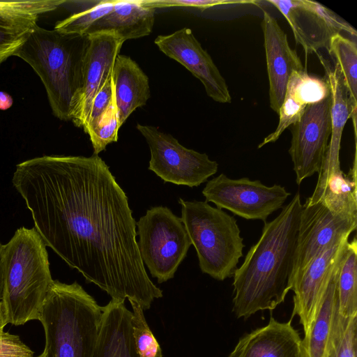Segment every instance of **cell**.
<instances>
[{"instance_id":"ba28073f","label":"cell","mask_w":357,"mask_h":357,"mask_svg":"<svg viewBox=\"0 0 357 357\" xmlns=\"http://www.w3.org/2000/svg\"><path fill=\"white\" fill-rule=\"evenodd\" d=\"M136 128L150 149L149 169L165 182L197 187L217 173L218 162L207 154L183 146L155 127L137 123Z\"/></svg>"},{"instance_id":"8d00e7d4","label":"cell","mask_w":357,"mask_h":357,"mask_svg":"<svg viewBox=\"0 0 357 357\" xmlns=\"http://www.w3.org/2000/svg\"><path fill=\"white\" fill-rule=\"evenodd\" d=\"M2 245H3V244H1V242H0V254H1V247H2Z\"/></svg>"},{"instance_id":"d6a6232c","label":"cell","mask_w":357,"mask_h":357,"mask_svg":"<svg viewBox=\"0 0 357 357\" xmlns=\"http://www.w3.org/2000/svg\"><path fill=\"white\" fill-rule=\"evenodd\" d=\"M148 6L154 9L168 7H188L199 9H206L216 6L227 4L257 3L255 1H232V0H144Z\"/></svg>"},{"instance_id":"5bb4252c","label":"cell","mask_w":357,"mask_h":357,"mask_svg":"<svg viewBox=\"0 0 357 357\" xmlns=\"http://www.w3.org/2000/svg\"><path fill=\"white\" fill-rule=\"evenodd\" d=\"M88 36L89 43L84 61L82 84L71 120L75 126L83 129L87 123L93 100L112 72L123 43L109 32Z\"/></svg>"},{"instance_id":"5b68a950","label":"cell","mask_w":357,"mask_h":357,"mask_svg":"<svg viewBox=\"0 0 357 357\" xmlns=\"http://www.w3.org/2000/svg\"><path fill=\"white\" fill-rule=\"evenodd\" d=\"M102 312V307L77 282L54 280L38 319L47 356L92 357Z\"/></svg>"},{"instance_id":"f1b7e54d","label":"cell","mask_w":357,"mask_h":357,"mask_svg":"<svg viewBox=\"0 0 357 357\" xmlns=\"http://www.w3.org/2000/svg\"><path fill=\"white\" fill-rule=\"evenodd\" d=\"M130 303L132 308V337L139 357H162L160 346L146 321L144 310L137 302Z\"/></svg>"},{"instance_id":"4fadbf2b","label":"cell","mask_w":357,"mask_h":357,"mask_svg":"<svg viewBox=\"0 0 357 357\" xmlns=\"http://www.w3.org/2000/svg\"><path fill=\"white\" fill-rule=\"evenodd\" d=\"M154 43L168 57L181 63L204 86L208 96L220 103H229L231 97L225 79L208 53L189 28L158 36Z\"/></svg>"},{"instance_id":"484cf974","label":"cell","mask_w":357,"mask_h":357,"mask_svg":"<svg viewBox=\"0 0 357 357\" xmlns=\"http://www.w3.org/2000/svg\"><path fill=\"white\" fill-rule=\"evenodd\" d=\"M337 64L348 91L355 135L357 109V46L354 40L340 33L334 36L327 49Z\"/></svg>"},{"instance_id":"7a4b0ae2","label":"cell","mask_w":357,"mask_h":357,"mask_svg":"<svg viewBox=\"0 0 357 357\" xmlns=\"http://www.w3.org/2000/svg\"><path fill=\"white\" fill-rule=\"evenodd\" d=\"M297 192L279 215L264 223L258 241L248 250L233 275L232 311L247 319L261 310H272L291 290V274L302 211Z\"/></svg>"},{"instance_id":"8992f818","label":"cell","mask_w":357,"mask_h":357,"mask_svg":"<svg viewBox=\"0 0 357 357\" xmlns=\"http://www.w3.org/2000/svg\"><path fill=\"white\" fill-rule=\"evenodd\" d=\"M178 202L202 272L219 281L232 277L245 247L236 218L206 201Z\"/></svg>"},{"instance_id":"d4e9b609","label":"cell","mask_w":357,"mask_h":357,"mask_svg":"<svg viewBox=\"0 0 357 357\" xmlns=\"http://www.w3.org/2000/svg\"><path fill=\"white\" fill-rule=\"evenodd\" d=\"M337 310L344 317L357 316V241H348L337 280Z\"/></svg>"},{"instance_id":"4dcf8cb0","label":"cell","mask_w":357,"mask_h":357,"mask_svg":"<svg viewBox=\"0 0 357 357\" xmlns=\"http://www.w3.org/2000/svg\"><path fill=\"white\" fill-rule=\"evenodd\" d=\"M7 322L0 301V357H34V352L18 335L4 331Z\"/></svg>"},{"instance_id":"e0dca14e","label":"cell","mask_w":357,"mask_h":357,"mask_svg":"<svg viewBox=\"0 0 357 357\" xmlns=\"http://www.w3.org/2000/svg\"><path fill=\"white\" fill-rule=\"evenodd\" d=\"M308 204L320 202L344 218L357 222L356 155L347 174L340 168V158L325 156Z\"/></svg>"},{"instance_id":"52a82bcc","label":"cell","mask_w":357,"mask_h":357,"mask_svg":"<svg viewBox=\"0 0 357 357\" xmlns=\"http://www.w3.org/2000/svg\"><path fill=\"white\" fill-rule=\"evenodd\" d=\"M136 227L140 256L151 276L158 283L173 278L192 245L181 218L166 206H154Z\"/></svg>"},{"instance_id":"cb8c5ba5","label":"cell","mask_w":357,"mask_h":357,"mask_svg":"<svg viewBox=\"0 0 357 357\" xmlns=\"http://www.w3.org/2000/svg\"><path fill=\"white\" fill-rule=\"evenodd\" d=\"M341 259L331 277L314 319L301 340V357H326L337 311V280Z\"/></svg>"},{"instance_id":"e575fe53","label":"cell","mask_w":357,"mask_h":357,"mask_svg":"<svg viewBox=\"0 0 357 357\" xmlns=\"http://www.w3.org/2000/svg\"><path fill=\"white\" fill-rule=\"evenodd\" d=\"M3 266L0 259V301H1L3 293Z\"/></svg>"},{"instance_id":"7402d4cb","label":"cell","mask_w":357,"mask_h":357,"mask_svg":"<svg viewBox=\"0 0 357 357\" xmlns=\"http://www.w3.org/2000/svg\"><path fill=\"white\" fill-rule=\"evenodd\" d=\"M112 82L119 127L150 98L148 76L130 56L119 54L113 66Z\"/></svg>"},{"instance_id":"2e32d148","label":"cell","mask_w":357,"mask_h":357,"mask_svg":"<svg viewBox=\"0 0 357 357\" xmlns=\"http://www.w3.org/2000/svg\"><path fill=\"white\" fill-rule=\"evenodd\" d=\"M261 27L269 82L270 106L278 114L291 75L304 68L296 52L290 47L287 34L276 20L265 10Z\"/></svg>"},{"instance_id":"7c38bea8","label":"cell","mask_w":357,"mask_h":357,"mask_svg":"<svg viewBox=\"0 0 357 357\" xmlns=\"http://www.w3.org/2000/svg\"><path fill=\"white\" fill-rule=\"evenodd\" d=\"M287 20L297 44L305 54L328 47L331 39L345 31L356 36V29L334 12L309 0H268Z\"/></svg>"},{"instance_id":"f546056e","label":"cell","mask_w":357,"mask_h":357,"mask_svg":"<svg viewBox=\"0 0 357 357\" xmlns=\"http://www.w3.org/2000/svg\"><path fill=\"white\" fill-rule=\"evenodd\" d=\"M119 129L114 100L97 123L87 132L93 148V154L98 155L101 151L105 150L108 144L116 142L118 139Z\"/></svg>"},{"instance_id":"9a60e30c","label":"cell","mask_w":357,"mask_h":357,"mask_svg":"<svg viewBox=\"0 0 357 357\" xmlns=\"http://www.w3.org/2000/svg\"><path fill=\"white\" fill-rule=\"evenodd\" d=\"M349 238L323 251L305 268L295 282L291 319L297 315L305 334L319 310L331 277L340 262Z\"/></svg>"},{"instance_id":"ac0fdd59","label":"cell","mask_w":357,"mask_h":357,"mask_svg":"<svg viewBox=\"0 0 357 357\" xmlns=\"http://www.w3.org/2000/svg\"><path fill=\"white\" fill-rule=\"evenodd\" d=\"M65 0L0 1V64L13 56L37 24L39 17Z\"/></svg>"},{"instance_id":"d590c367","label":"cell","mask_w":357,"mask_h":357,"mask_svg":"<svg viewBox=\"0 0 357 357\" xmlns=\"http://www.w3.org/2000/svg\"><path fill=\"white\" fill-rule=\"evenodd\" d=\"M37 357H48L46 350L44 349L43 351Z\"/></svg>"},{"instance_id":"ffe728a7","label":"cell","mask_w":357,"mask_h":357,"mask_svg":"<svg viewBox=\"0 0 357 357\" xmlns=\"http://www.w3.org/2000/svg\"><path fill=\"white\" fill-rule=\"evenodd\" d=\"M329 93L324 78L311 76L305 69L294 72L288 81L284 98L278 112V125L258 148L277 141L284 130L299 119L308 105L323 100Z\"/></svg>"},{"instance_id":"d6986e66","label":"cell","mask_w":357,"mask_h":357,"mask_svg":"<svg viewBox=\"0 0 357 357\" xmlns=\"http://www.w3.org/2000/svg\"><path fill=\"white\" fill-rule=\"evenodd\" d=\"M228 357H301V338L291 325L273 317L267 325L243 335Z\"/></svg>"},{"instance_id":"6da1fadb","label":"cell","mask_w":357,"mask_h":357,"mask_svg":"<svg viewBox=\"0 0 357 357\" xmlns=\"http://www.w3.org/2000/svg\"><path fill=\"white\" fill-rule=\"evenodd\" d=\"M12 183L45 245L87 282L144 310L162 297L141 258L128 197L98 155L29 159Z\"/></svg>"},{"instance_id":"4316f807","label":"cell","mask_w":357,"mask_h":357,"mask_svg":"<svg viewBox=\"0 0 357 357\" xmlns=\"http://www.w3.org/2000/svg\"><path fill=\"white\" fill-rule=\"evenodd\" d=\"M357 316L344 317L337 311L326 357H356Z\"/></svg>"},{"instance_id":"8fae6325","label":"cell","mask_w":357,"mask_h":357,"mask_svg":"<svg viewBox=\"0 0 357 357\" xmlns=\"http://www.w3.org/2000/svg\"><path fill=\"white\" fill-rule=\"evenodd\" d=\"M331 109L330 92L323 100L308 105L291 125L289 153L298 185L321 168L331 133Z\"/></svg>"},{"instance_id":"277c9868","label":"cell","mask_w":357,"mask_h":357,"mask_svg":"<svg viewBox=\"0 0 357 357\" xmlns=\"http://www.w3.org/2000/svg\"><path fill=\"white\" fill-rule=\"evenodd\" d=\"M46 245L34 227L17 229L2 245L3 271L1 300L7 324L20 326L38 320L53 282Z\"/></svg>"},{"instance_id":"30bf717a","label":"cell","mask_w":357,"mask_h":357,"mask_svg":"<svg viewBox=\"0 0 357 357\" xmlns=\"http://www.w3.org/2000/svg\"><path fill=\"white\" fill-rule=\"evenodd\" d=\"M357 222L333 213L320 202L303 204L291 274V289L308 264L356 230Z\"/></svg>"},{"instance_id":"3957f363","label":"cell","mask_w":357,"mask_h":357,"mask_svg":"<svg viewBox=\"0 0 357 357\" xmlns=\"http://www.w3.org/2000/svg\"><path fill=\"white\" fill-rule=\"evenodd\" d=\"M89 43L88 35L64 33L36 24L13 55L39 76L52 113L60 120H72Z\"/></svg>"},{"instance_id":"1f68e13d","label":"cell","mask_w":357,"mask_h":357,"mask_svg":"<svg viewBox=\"0 0 357 357\" xmlns=\"http://www.w3.org/2000/svg\"><path fill=\"white\" fill-rule=\"evenodd\" d=\"M114 100L112 82V72L107 77L105 84L95 96L85 128L83 129L85 133L97 123L103 113L108 109Z\"/></svg>"},{"instance_id":"44dd1931","label":"cell","mask_w":357,"mask_h":357,"mask_svg":"<svg viewBox=\"0 0 357 357\" xmlns=\"http://www.w3.org/2000/svg\"><path fill=\"white\" fill-rule=\"evenodd\" d=\"M155 13L144 0H115L112 11L96 21L86 34L109 32L123 43L144 37L152 32Z\"/></svg>"},{"instance_id":"836d02e7","label":"cell","mask_w":357,"mask_h":357,"mask_svg":"<svg viewBox=\"0 0 357 357\" xmlns=\"http://www.w3.org/2000/svg\"><path fill=\"white\" fill-rule=\"evenodd\" d=\"M13 105V98L7 93L0 91V109L6 110Z\"/></svg>"},{"instance_id":"83f0119b","label":"cell","mask_w":357,"mask_h":357,"mask_svg":"<svg viewBox=\"0 0 357 357\" xmlns=\"http://www.w3.org/2000/svg\"><path fill=\"white\" fill-rule=\"evenodd\" d=\"M115 0H101L86 9L75 12L59 21L54 29L68 34L86 35L92 24L113 9Z\"/></svg>"},{"instance_id":"603a6c76","label":"cell","mask_w":357,"mask_h":357,"mask_svg":"<svg viewBox=\"0 0 357 357\" xmlns=\"http://www.w3.org/2000/svg\"><path fill=\"white\" fill-rule=\"evenodd\" d=\"M102 318L92 357H139L132 331V312L124 301L112 299L102 307Z\"/></svg>"},{"instance_id":"9c48e42d","label":"cell","mask_w":357,"mask_h":357,"mask_svg":"<svg viewBox=\"0 0 357 357\" xmlns=\"http://www.w3.org/2000/svg\"><path fill=\"white\" fill-rule=\"evenodd\" d=\"M202 195L206 202H212L219 208L265 223L272 213L283 207L291 193L280 185L267 186L259 180L247 177L232 179L220 174L207 181Z\"/></svg>"}]
</instances>
